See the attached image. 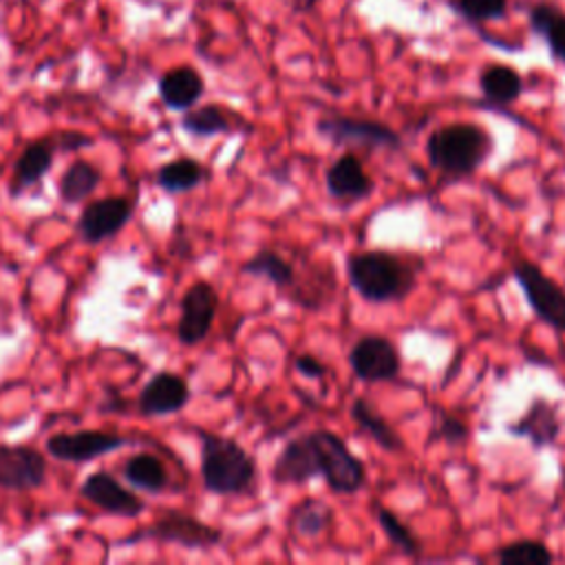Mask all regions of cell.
<instances>
[{"label":"cell","instance_id":"e575fe53","mask_svg":"<svg viewBox=\"0 0 565 565\" xmlns=\"http://www.w3.org/2000/svg\"><path fill=\"white\" fill-rule=\"evenodd\" d=\"M294 366H296V371H298L300 375H305V377H309V380H320V377L327 375L324 362L318 360V358L311 355V353L298 355V358L294 360Z\"/></svg>","mask_w":565,"mask_h":565},{"label":"cell","instance_id":"ffe728a7","mask_svg":"<svg viewBox=\"0 0 565 565\" xmlns=\"http://www.w3.org/2000/svg\"><path fill=\"white\" fill-rule=\"evenodd\" d=\"M351 419L355 422V426L366 433L373 444H377L382 450H388V452H397L404 448V441L399 437V433L388 424V419L377 413L373 408V404L366 399V397H355L351 402Z\"/></svg>","mask_w":565,"mask_h":565},{"label":"cell","instance_id":"83f0119b","mask_svg":"<svg viewBox=\"0 0 565 565\" xmlns=\"http://www.w3.org/2000/svg\"><path fill=\"white\" fill-rule=\"evenodd\" d=\"M375 519L380 523V530L388 539V543L404 556L417 558L422 554V541L411 532V527L388 508L375 503Z\"/></svg>","mask_w":565,"mask_h":565},{"label":"cell","instance_id":"30bf717a","mask_svg":"<svg viewBox=\"0 0 565 565\" xmlns=\"http://www.w3.org/2000/svg\"><path fill=\"white\" fill-rule=\"evenodd\" d=\"M126 439L108 430H77V433H57L49 437L46 450L60 461H90L99 455L121 448Z\"/></svg>","mask_w":565,"mask_h":565},{"label":"cell","instance_id":"44dd1931","mask_svg":"<svg viewBox=\"0 0 565 565\" xmlns=\"http://www.w3.org/2000/svg\"><path fill=\"white\" fill-rule=\"evenodd\" d=\"M241 271L247 276L265 278L276 289H282V291H287L296 278V265L271 247H263L254 256H249L241 265Z\"/></svg>","mask_w":565,"mask_h":565},{"label":"cell","instance_id":"2e32d148","mask_svg":"<svg viewBox=\"0 0 565 565\" xmlns=\"http://www.w3.org/2000/svg\"><path fill=\"white\" fill-rule=\"evenodd\" d=\"M316 477H320V470H318V461H316V452L309 441V435L305 433V435L291 437L274 459V466H271L274 483L302 486Z\"/></svg>","mask_w":565,"mask_h":565},{"label":"cell","instance_id":"3957f363","mask_svg":"<svg viewBox=\"0 0 565 565\" xmlns=\"http://www.w3.org/2000/svg\"><path fill=\"white\" fill-rule=\"evenodd\" d=\"M201 479L212 494L238 497L252 492L258 466L238 441L216 433H201Z\"/></svg>","mask_w":565,"mask_h":565},{"label":"cell","instance_id":"e0dca14e","mask_svg":"<svg viewBox=\"0 0 565 565\" xmlns=\"http://www.w3.org/2000/svg\"><path fill=\"white\" fill-rule=\"evenodd\" d=\"M335 289L338 276L331 263H307L302 271L296 269V278L287 289V296L298 307L318 311L335 296Z\"/></svg>","mask_w":565,"mask_h":565},{"label":"cell","instance_id":"5b68a950","mask_svg":"<svg viewBox=\"0 0 565 565\" xmlns=\"http://www.w3.org/2000/svg\"><path fill=\"white\" fill-rule=\"evenodd\" d=\"M316 130L331 146L349 150H399V135L382 121L351 117V115H327L316 121Z\"/></svg>","mask_w":565,"mask_h":565},{"label":"cell","instance_id":"ba28073f","mask_svg":"<svg viewBox=\"0 0 565 565\" xmlns=\"http://www.w3.org/2000/svg\"><path fill=\"white\" fill-rule=\"evenodd\" d=\"M349 366L362 382H391L402 371V353L393 340L380 333H366L349 349Z\"/></svg>","mask_w":565,"mask_h":565},{"label":"cell","instance_id":"ac0fdd59","mask_svg":"<svg viewBox=\"0 0 565 565\" xmlns=\"http://www.w3.org/2000/svg\"><path fill=\"white\" fill-rule=\"evenodd\" d=\"M190 402V386L181 375L157 373L139 395V411L143 415H170Z\"/></svg>","mask_w":565,"mask_h":565},{"label":"cell","instance_id":"836d02e7","mask_svg":"<svg viewBox=\"0 0 565 565\" xmlns=\"http://www.w3.org/2000/svg\"><path fill=\"white\" fill-rule=\"evenodd\" d=\"M561 11L554 7V4H547V2H539L534 4V9L530 11V24L536 33H545V29L554 22V18L558 15Z\"/></svg>","mask_w":565,"mask_h":565},{"label":"cell","instance_id":"f546056e","mask_svg":"<svg viewBox=\"0 0 565 565\" xmlns=\"http://www.w3.org/2000/svg\"><path fill=\"white\" fill-rule=\"evenodd\" d=\"M497 561L501 565H550L554 554L543 541L536 539H516L497 550Z\"/></svg>","mask_w":565,"mask_h":565},{"label":"cell","instance_id":"4fadbf2b","mask_svg":"<svg viewBox=\"0 0 565 565\" xmlns=\"http://www.w3.org/2000/svg\"><path fill=\"white\" fill-rule=\"evenodd\" d=\"M130 201L124 196H108L88 203L77 221V230L84 241L99 243L115 236L130 218Z\"/></svg>","mask_w":565,"mask_h":565},{"label":"cell","instance_id":"9a60e30c","mask_svg":"<svg viewBox=\"0 0 565 565\" xmlns=\"http://www.w3.org/2000/svg\"><path fill=\"white\" fill-rule=\"evenodd\" d=\"M561 415H558V404L536 395L527 404L525 413L514 419L508 430L516 437H525L534 448H545L556 444L561 435Z\"/></svg>","mask_w":565,"mask_h":565},{"label":"cell","instance_id":"d6986e66","mask_svg":"<svg viewBox=\"0 0 565 565\" xmlns=\"http://www.w3.org/2000/svg\"><path fill=\"white\" fill-rule=\"evenodd\" d=\"M205 84L196 68L192 66H177L161 75L159 79V95L163 104L172 110H188L192 108L199 97L203 95Z\"/></svg>","mask_w":565,"mask_h":565},{"label":"cell","instance_id":"8d00e7d4","mask_svg":"<svg viewBox=\"0 0 565 565\" xmlns=\"http://www.w3.org/2000/svg\"><path fill=\"white\" fill-rule=\"evenodd\" d=\"M563 490H565V475H563Z\"/></svg>","mask_w":565,"mask_h":565},{"label":"cell","instance_id":"d6a6232c","mask_svg":"<svg viewBox=\"0 0 565 565\" xmlns=\"http://www.w3.org/2000/svg\"><path fill=\"white\" fill-rule=\"evenodd\" d=\"M543 38L547 40L552 55H554L556 60L565 62V15H563V13H558V15L554 18V22L545 29Z\"/></svg>","mask_w":565,"mask_h":565},{"label":"cell","instance_id":"1f68e13d","mask_svg":"<svg viewBox=\"0 0 565 565\" xmlns=\"http://www.w3.org/2000/svg\"><path fill=\"white\" fill-rule=\"evenodd\" d=\"M457 11L470 20H494L505 13L508 0H452Z\"/></svg>","mask_w":565,"mask_h":565},{"label":"cell","instance_id":"7c38bea8","mask_svg":"<svg viewBox=\"0 0 565 565\" xmlns=\"http://www.w3.org/2000/svg\"><path fill=\"white\" fill-rule=\"evenodd\" d=\"M46 461L29 446H0V488L33 490L44 483Z\"/></svg>","mask_w":565,"mask_h":565},{"label":"cell","instance_id":"484cf974","mask_svg":"<svg viewBox=\"0 0 565 565\" xmlns=\"http://www.w3.org/2000/svg\"><path fill=\"white\" fill-rule=\"evenodd\" d=\"M124 479L128 483H132L135 488L152 492V494L161 492L168 486V472H166L161 459L150 452L130 457L124 463Z\"/></svg>","mask_w":565,"mask_h":565},{"label":"cell","instance_id":"4316f807","mask_svg":"<svg viewBox=\"0 0 565 565\" xmlns=\"http://www.w3.org/2000/svg\"><path fill=\"white\" fill-rule=\"evenodd\" d=\"M181 126L194 137H214L232 130V115L218 104H205L199 108H188Z\"/></svg>","mask_w":565,"mask_h":565},{"label":"cell","instance_id":"8fae6325","mask_svg":"<svg viewBox=\"0 0 565 565\" xmlns=\"http://www.w3.org/2000/svg\"><path fill=\"white\" fill-rule=\"evenodd\" d=\"M324 188L331 199L355 203L371 196V192L375 190V181L366 172L360 157L353 150H347L327 168Z\"/></svg>","mask_w":565,"mask_h":565},{"label":"cell","instance_id":"4dcf8cb0","mask_svg":"<svg viewBox=\"0 0 565 565\" xmlns=\"http://www.w3.org/2000/svg\"><path fill=\"white\" fill-rule=\"evenodd\" d=\"M468 435H470V428H468V424L461 417H457L455 413L444 411V408L435 411L430 435H428L430 441L463 444L468 439Z\"/></svg>","mask_w":565,"mask_h":565},{"label":"cell","instance_id":"603a6c76","mask_svg":"<svg viewBox=\"0 0 565 565\" xmlns=\"http://www.w3.org/2000/svg\"><path fill=\"white\" fill-rule=\"evenodd\" d=\"M333 525V508L322 499L309 497L289 510V532L300 539H316Z\"/></svg>","mask_w":565,"mask_h":565},{"label":"cell","instance_id":"52a82bcc","mask_svg":"<svg viewBox=\"0 0 565 565\" xmlns=\"http://www.w3.org/2000/svg\"><path fill=\"white\" fill-rule=\"evenodd\" d=\"M139 539H154L161 543H174L188 550H210L223 541V532L214 525L203 523L201 519L181 512V510H166L157 516L148 527L141 532L126 536V543H135Z\"/></svg>","mask_w":565,"mask_h":565},{"label":"cell","instance_id":"7402d4cb","mask_svg":"<svg viewBox=\"0 0 565 565\" xmlns=\"http://www.w3.org/2000/svg\"><path fill=\"white\" fill-rule=\"evenodd\" d=\"M53 150H55V143H51L49 139L33 141L22 150V154L18 157L15 170H13L11 194L26 190L29 185L40 181L49 172V168L53 163Z\"/></svg>","mask_w":565,"mask_h":565},{"label":"cell","instance_id":"f1b7e54d","mask_svg":"<svg viewBox=\"0 0 565 565\" xmlns=\"http://www.w3.org/2000/svg\"><path fill=\"white\" fill-rule=\"evenodd\" d=\"M99 170L88 161H73L60 179V194L66 203H77L86 199L99 185Z\"/></svg>","mask_w":565,"mask_h":565},{"label":"cell","instance_id":"5bb4252c","mask_svg":"<svg viewBox=\"0 0 565 565\" xmlns=\"http://www.w3.org/2000/svg\"><path fill=\"white\" fill-rule=\"evenodd\" d=\"M82 497L88 499L99 510L115 514V516H137L143 512V501L126 490L110 472L97 470L86 477L79 488Z\"/></svg>","mask_w":565,"mask_h":565},{"label":"cell","instance_id":"d590c367","mask_svg":"<svg viewBox=\"0 0 565 565\" xmlns=\"http://www.w3.org/2000/svg\"><path fill=\"white\" fill-rule=\"evenodd\" d=\"M318 0H296V4H298V9H309V7H313Z\"/></svg>","mask_w":565,"mask_h":565},{"label":"cell","instance_id":"8992f818","mask_svg":"<svg viewBox=\"0 0 565 565\" xmlns=\"http://www.w3.org/2000/svg\"><path fill=\"white\" fill-rule=\"evenodd\" d=\"M512 274L534 316L552 329L565 333V289L527 258L516 260Z\"/></svg>","mask_w":565,"mask_h":565},{"label":"cell","instance_id":"7a4b0ae2","mask_svg":"<svg viewBox=\"0 0 565 565\" xmlns=\"http://www.w3.org/2000/svg\"><path fill=\"white\" fill-rule=\"evenodd\" d=\"M492 135L470 121H455L433 130L426 139V157L439 174L459 179L475 174L492 154Z\"/></svg>","mask_w":565,"mask_h":565},{"label":"cell","instance_id":"cb8c5ba5","mask_svg":"<svg viewBox=\"0 0 565 565\" xmlns=\"http://www.w3.org/2000/svg\"><path fill=\"white\" fill-rule=\"evenodd\" d=\"M479 88L483 97L492 104H512L523 90V79L512 66L492 64L483 68L479 77Z\"/></svg>","mask_w":565,"mask_h":565},{"label":"cell","instance_id":"9c48e42d","mask_svg":"<svg viewBox=\"0 0 565 565\" xmlns=\"http://www.w3.org/2000/svg\"><path fill=\"white\" fill-rule=\"evenodd\" d=\"M218 309L216 289L199 280L181 298V318L177 324V338L181 344H199L207 338Z\"/></svg>","mask_w":565,"mask_h":565},{"label":"cell","instance_id":"d4e9b609","mask_svg":"<svg viewBox=\"0 0 565 565\" xmlns=\"http://www.w3.org/2000/svg\"><path fill=\"white\" fill-rule=\"evenodd\" d=\"M205 174L207 172L199 161H194L190 157H179L174 161L163 163L157 170V183L161 190H166L170 194H181V192H190L196 185H201Z\"/></svg>","mask_w":565,"mask_h":565},{"label":"cell","instance_id":"6da1fadb","mask_svg":"<svg viewBox=\"0 0 565 565\" xmlns=\"http://www.w3.org/2000/svg\"><path fill=\"white\" fill-rule=\"evenodd\" d=\"M419 269L422 265H415L413 256L388 249H360L347 256L349 285L362 300L373 305L408 298L417 287Z\"/></svg>","mask_w":565,"mask_h":565},{"label":"cell","instance_id":"277c9868","mask_svg":"<svg viewBox=\"0 0 565 565\" xmlns=\"http://www.w3.org/2000/svg\"><path fill=\"white\" fill-rule=\"evenodd\" d=\"M307 435L316 452L320 477L333 494H353L364 488L366 466L338 433L316 428Z\"/></svg>","mask_w":565,"mask_h":565}]
</instances>
